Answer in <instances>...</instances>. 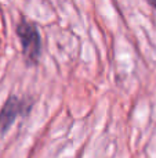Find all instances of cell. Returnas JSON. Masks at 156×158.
<instances>
[{"mask_svg":"<svg viewBox=\"0 0 156 158\" xmlns=\"http://www.w3.org/2000/svg\"><path fill=\"white\" fill-rule=\"evenodd\" d=\"M17 33L28 63H36L41 52V38L36 25L29 21H21L17 27Z\"/></svg>","mask_w":156,"mask_h":158,"instance_id":"cell-1","label":"cell"},{"mask_svg":"<svg viewBox=\"0 0 156 158\" xmlns=\"http://www.w3.org/2000/svg\"><path fill=\"white\" fill-rule=\"evenodd\" d=\"M151 4H152V6H154V7H156V3H151Z\"/></svg>","mask_w":156,"mask_h":158,"instance_id":"cell-3","label":"cell"},{"mask_svg":"<svg viewBox=\"0 0 156 158\" xmlns=\"http://www.w3.org/2000/svg\"><path fill=\"white\" fill-rule=\"evenodd\" d=\"M32 100L10 96L0 110V135L4 133L19 115L28 114L32 108Z\"/></svg>","mask_w":156,"mask_h":158,"instance_id":"cell-2","label":"cell"}]
</instances>
